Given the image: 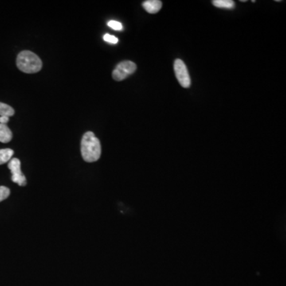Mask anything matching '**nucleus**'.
I'll list each match as a JSON object with an SVG mask.
<instances>
[{"instance_id":"nucleus-1","label":"nucleus","mask_w":286,"mask_h":286,"mask_svg":"<svg viewBox=\"0 0 286 286\" xmlns=\"http://www.w3.org/2000/svg\"><path fill=\"white\" fill-rule=\"evenodd\" d=\"M80 151L83 159L87 162H95L101 156V145L92 131L84 134L80 144Z\"/></svg>"},{"instance_id":"nucleus-13","label":"nucleus","mask_w":286,"mask_h":286,"mask_svg":"<svg viewBox=\"0 0 286 286\" xmlns=\"http://www.w3.org/2000/svg\"><path fill=\"white\" fill-rule=\"evenodd\" d=\"M103 40L111 44H117L119 41V39L114 35H111L109 33H106L105 35L103 36Z\"/></svg>"},{"instance_id":"nucleus-6","label":"nucleus","mask_w":286,"mask_h":286,"mask_svg":"<svg viewBox=\"0 0 286 286\" xmlns=\"http://www.w3.org/2000/svg\"><path fill=\"white\" fill-rule=\"evenodd\" d=\"M142 6L150 14H156L161 10L162 2L159 0H147V1L143 2Z\"/></svg>"},{"instance_id":"nucleus-3","label":"nucleus","mask_w":286,"mask_h":286,"mask_svg":"<svg viewBox=\"0 0 286 286\" xmlns=\"http://www.w3.org/2000/svg\"><path fill=\"white\" fill-rule=\"evenodd\" d=\"M136 69L137 65L135 63L131 60H124L117 64L112 72V77L116 81H121L130 75L133 74Z\"/></svg>"},{"instance_id":"nucleus-12","label":"nucleus","mask_w":286,"mask_h":286,"mask_svg":"<svg viewBox=\"0 0 286 286\" xmlns=\"http://www.w3.org/2000/svg\"><path fill=\"white\" fill-rule=\"evenodd\" d=\"M107 25L111 27V29H115V30H122L123 29V25L121 22L118 21H115V20H111V21H108Z\"/></svg>"},{"instance_id":"nucleus-11","label":"nucleus","mask_w":286,"mask_h":286,"mask_svg":"<svg viewBox=\"0 0 286 286\" xmlns=\"http://www.w3.org/2000/svg\"><path fill=\"white\" fill-rule=\"evenodd\" d=\"M10 191L6 186H0V202L6 200L10 196Z\"/></svg>"},{"instance_id":"nucleus-10","label":"nucleus","mask_w":286,"mask_h":286,"mask_svg":"<svg viewBox=\"0 0 286 286\" xmlns=\"http://www.w3.org/2000/svg\"><path fill=\"white\" fill-rule=\"evenodd\" d=\"M14 115V110L6 103L0 102V116L10 117Z\"/></svg>"},{"instance_id":"nucleus-8","label":"nucleus","mask_w":286,"mask_h":286,"mask_svg":"<svg viewBox=\"0 0 286 286\" xmlns=\"http://www.w3.org/2000/svg\"><path fill=\"white\" fill-rule=\"evenodd\" d=\"M14 151L11 149H1L0 150V165L10 162Z\"/></svg>"},{"instance_id":"nucleus-14","label":"nucleus","mask_w":286,"mask_h":286,"mask_svg":"<svg viewBox=\"0 0 286 286\" xmlns=\"http://www.w3.org/2000/svg\"><path fill=\"white\" fill-rule=\"evenodd\" d=\"M9 117L7 116H0V123L1 124H6L9 122Z\"/></svg>"},{"instance_id":"nucleus-5","label":"nucleus","mask_w":286,"mask_h":286,"mask_svg":"<svg viewBox=\"0 0 286 286\" xmlns=\"http://www.w3.org/2000/svg\"><path fill=\"white\" fill-rule=\"evenodd\" d=\"M174 72L176 76L183 88H187L190 87L191 79L188 72L187 67L185 65L183 60L177 59L174 62Z\"/></svg>"},{"instance_id":"nucleus-2","label":"nucleus","mask_w":286,"mask_h":286,"mask_svg":"<svg viewBox=\"0 0 286 286\" xmlns=\"http://www.w3.org/2000/svg\"><path fill=\"white\" fill-rule=\"evenodd\" d=\"M16 64L18 69L25 73H36L41 70L42 62L40 57L31 51L24 50L18 55Z\"/></svg>"},{"instance_id":"nucleus-4","label":"nucleus","mask_w":286,"mask_h":286,"mask_svg":"<svg viewBox=\"0 0 286 286\" xmlns=\"http://www.w3.org/2000/svg\"><path fill=\"white\" fill-rule=\"evenodd\" d=\"M8 168L11 172V180L14 183L18 184L19 186H25L27 184L26 178L21 170V162L18 158H12L9 163Z\"/></svg>"},{"instance_id":"nucleus-9","label":"nucleus","mask_w":286,"mask_h":286,"mask_svg":"<svg viewBox=\"0 0 286 286\" xmlns=\"http://www.w3.org/2000/svg\"><path fill=\"white\" fill-rule=\"evenodd\" d=\"M212 4L216 7L224 9H233L235 7V2L232 0H214Z\"/></svg>"},{"instance_id":"nucleus-7","label":"nucleus","mask_w":286,"mask_h":286,"mask_svg":"<svg viewBox=\"0 0 286 286\" xmlns=\"http://www.w3.org/2000/svg\"><path fill=\"white\" fill-rule=\"evenodd\" d=\"M12 132L6 124L0 123V142L7 143L12 139Z\"/></svg>"}]
</instances>
